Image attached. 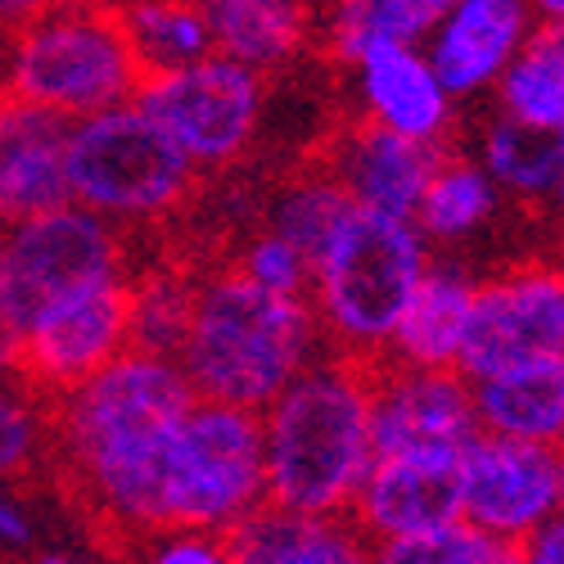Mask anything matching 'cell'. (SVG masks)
<instances>
[{"instance_id": "1", "label": "cell", "mask_w": 564, "mask_h": 564, "mask_svg": "<svg viewBox=\"0 0 564 564\" xmlns=\"http://www.w3.org/2000/svg\"><path fill=\"white\" fill-rule=\"evenodd\" d=\"M191 402L181 361L145 348H127L51 402V460L122 546L154 533L163 443Z\"/></svg>"}, {"instance_id": "2", "label": "cell", "mask_w": 564, "mask_h": 564, "mask_svg": "<svg viewBox=\"0 0 564 564\" xmlns=\"http://www.w3.org/2000/svg\"><path fill=\"white\" fill-rule=\"evenodd\" d=\"M370 375V361L325 348L258 411L271 506L348 514L375 460Z\"/></svg>"}, {"instance_id": "3", "label": "cell", "mask_w": 564, "mask_h": 564, "mask_svg": "<svg viewBox=\"0 0 564 564\" xmlns=\"http://www.w3.org/2000/svg\"><path fill=\"white\" fill-rule=\"evenodd\" d=\"M325 352L307 299L271 294L230 262L199 267L195 307L176 361L199 398L262 411Z\"/></svg>"}, {"instance_id": "4", "label": "cell", "mask_w": 564, "mask_h": 564, "mask_svg": "<svg viewBox=\"0 0 564 564\" xmlns=\"http://www.w3.org/2000/svg\"><path fill=\"white\" fill-rule=\"evenodd\" d=\"M434 249L411 217L352 208L312 262L307 303L330 352L352 361H384L411 290Z\"/></svg>"}, {"instance_id": "5", "label": "cell", "mask_w": 564, "mask_h": 564, "mask_svg": "<svg viewBox=\"0 0 564 564\" xmlns=\"http://www.w3.org/2000/svg\"><path fill=\"white\" fill-rule=\"evenodd\" d=\"M145 86L131 41L122 32L118 6L90 0H51L28 23L0 36V90L82 122L127 105Z\"/></svg>"}, {"instance_id": "6", "label": "cell", "mask_w": 564, "mask_h": 564, "mask_svg": "<svg viewBox=\"0 0 564 564\" xmlns=\"http://www.w3.org/2000/svg\"><path fill=\"white\" fill-rule=\"evenodd\" d=\"M199 181L195 163L140 100L90 113L68 131V199L122 235L181 217Z\"/></svg>"}, {"instance_id": "7", "label": "cell", "mask_w": 564, "mask_h": 564, "mask_svg": "<svg viewBox=\"0 0 564 564\" xmlns=\"http://www.w3.org/2000/svg\"><path fill=\"white\" fill-rule=\"evenodd\" d=\"M267 506V460L258 411L199 398L181 411L163 443L154 533L204 529L235 533L253 510Z\"/></svg>"}, {"instance_id": "8", "label": "cell", "mask_w": 564, "mask_h": 564, "mask_svg": "<svg viewBox=\"0 0 564 564\" xmlns=\"http://www.w3.org/2000/svg\"><path fill=\"white\" fill-rule=\"evenodd\" d=\"M131 267L127 235L73 199L0 226V321L14 339L41 312L118 280Z\"/></svg>"}, {"instance_id": "9", "label": "cell", "mask_w": 564, "mask_h": 564, "mask_svg": "<svg viewBox=\"0 0 564 564\" xmlns=\"http://www.w3.org/2000/svg\"><path fill=\"white\" fill-rule=\"evenodd\" d=\"M135 100L150 109L199 176H221L249 159L262 131L267 77L213 51L185 68L145 77Z\"/></svg>"}, {"instance_id": "10", "label": "cell", "mask_w": 564, "mask_h": 564, "mask_svg": "<svg viewBox=\"0 0 564 564\" xmlns=\"http://www.w3.org/2000/svg\"><path fill=\"white\" fill-rule=\"evenodd\" d=\"M131 348V271L105 285L64 299L59 307L41 312L28 330L10 339V375L36 393L41 402H55L82 380H90L100 366Z\"/></svg>"}, {"instance_id": "11", "label": "cell", "mask_w": 564, "mask_h": 564, "mask_svg": "<svg viewBox=\"0 0 564 564\" xmlns=\"http://www.w3.org/2000/svg\"><path fill=\"white\" fill-rule=\"evenodd\" d=\"M564 510V447L475 434L460 452V520L520 546Z\"/></svg>"}, {"instance_id": "12", "label": "cell", "mask_w": 564, "mask_h": 564, "mask_svg": "<svg viewBox=\"0 0 564 564\" xmlns=\"http://www.w3.org/2000/svg\"><path fill=\"white\" fill-rule=\"evenodd\" d=\"M564 352V267L560 258L510 262L492 275H479L475 312L456 370L479 380L510 361Z\"/></svg>"}, {"instance_id": "13", "label": "cell", "mask_w": 564, "mask_h": 564, "mask_svg": "<svg viewBox=\"0 0 564 564\" xmlns=\"http://www.w3.org/2000/svg\"><path fill=\"white\" fill-rule=\"evenodd\" d=\"M375 452H465L479 434L475 393L460 370L375 361L370 375Z\"/></svg>"}, {"instance_id": "14", "label": "cell", "mask_w": 564, "mask_h": 564, "mask_svg": "<svg viewBox=\"0 0 564 564\" xmlns=\"http://www.w3.org/2000/svg\"><path fill=\"white\" fill-rule=\"evenodd\" d=\"M533 28L538 19L529 0H456V6L434 14L420 51L430 55L452 100L469 105L492 96Z\"/></svg>"}, {"instance_id": "15", "label": "cell", "mask_w": 564, "mask_h": 564, "mask_svg": "<svg viewBox=\"0 0 564 564\" xmlns=\"http://www.w3.org/2000/svg\"><path fill=\"white\" fill-rule=\"evenodd\" d=\"M344 73L361 122L398 131L406 140H420V145H452L456 100L420 45H380Z\"/></svg>"}, {"instance_id": "16", "label": "cell", "mask_w": 564, "mask_h": 564, "mask_svg": "<svg viewBox=\"0 0 564 564\" xmlns=\"http://www.w3.org/2000/svg\"><path fill=\"white\" fill-rule=\"evenodd\" d=\"M348 514L370 542L460 520V456L456 452H375Z\"/></svg>"}, {"instance_id": "17", "label": "cell", "mask_w": 564, "mask_h": 564, "mask_svg": "<svg viewBox=\"0 0 564 564\" xmlns=\"http://www.w3.org/2000/svg\"><path fill=\"white\" fill-rule=\"evenodd\" d=\"M438 159H443L438 145H420V140H406L361 118L344 122L325 140V154H321V163L330 167V176L344 185L357 208L393 213V217L415 213Z\"/></svg>"}, {"instance_id": "18", "label": "cell", "mask_w": 564, "mask_h": 564, "mask_svg": "<svg viewBox=\"0 0 564 564\" xmlns=\"http://www.w3.org/2000/svg\"><path fill=\"white\" fill-rule=\"evenodd\" d=\"M68 131L59 113L0 90V226L68 204Z\"/></svg>"}, {"instance_id": "19", "label": "cell", "mask_w": 564, "mask_h": 564, "mask_svg": "<svg viewBox=\"0 0 564 564\" xmlns=\"http://www.w3.org/2000/svg\"><path fill=\"white\" fill-rule=\"evenodd\" d=\"M475 290H479V275L456 253H443V258L434 253L402 307V321L393 330L384 361L456 370L465 330H469V312H475Z\"/></svg>"}, {"instance_id": "20", "label": "cell", "mask_w": 564, "mask_h": 564, "mask_svg": "<svg viewBox=\"0 0 564 564\" xmlns=\"http://www.w3.org/2000/svg\"><path fill=\"white\" fill-rule=\"evenodd\" d=\"M235 564H375V542L352 514L262 506L230 533Z\"/></svg>"}, {"instance_id": "21", "label": "cell", "mask_w": 564, "mask_h": 564, "mask_svg": "<svg viewBox=\"0 0 564 564\" xmlns=\"http://www.w3.org/2000/svg\"><path fill=\"white\" fill-rule=\"evenodd\" d=\"M475 415L484 434L560 443L564 438V352H542L510 361L469 380Z\"/></svg>"}, {"instance_id": "22", "label": "cell", "mask_w": 564, "mask_h": 564, "mask_svg": "<svg viewBox=\"0 0 564 564\" xmlns=\"http://www.w3.org/2000/svg\"><path fill=\"white\" fill-rule=\"evenodd\" d=\"M217 55L262 77L316 51V0H208Z\"/></svg>"}, {"instance_id": "23", "label": "cell", "mask_w": 564, "mask_h": 564, "mask_svg": "<svg viewBox=\"0 0 564 564\" xmlns=\"http://www.w3.org/2000/svg\"><path fill=\"white\" fill-rule=\"evenodd\" d=\"M475 159L492 172L506 204L564 221V131H533L492 113L475 135Z\"/></svg>"}, {"instance_id": "24", "label": "cell", "mask_w": 564, "mask_h": 564, "mask_svg": "<svg viewBox=\"0 0 564 564\" xmlns=\"http://www.w3.org/2000/svg\"><path fill=\"white\" fill-rule=\"evenodd\" d=\"M506 208L501 185L492 181V172L475 159V150H443L425 195H420L411 221L420 226V235L430 240L434 253H460L475 240L497 226Z\"/></svg>"}, {"instance_id": "25", "label": "cell", "mask_w": 564, "mask_h": 564, "mask_svg": "<svg viewBox=\"0 0 564 564\" xmlns=\"http://www.w3.org/2000/svg\"><path fill=\"white\" fill-rule=\"evenodd\" d=\"M434 10L420 0H316V51L352 68L380 45H420Z\"/></svg>"}, {"instance_id": "26", "label": "cell", "mask_w": 564, "mask_h": 564, "mask_svg": "<svg viewBox=\"0 0 564 564\" xmlns=\"http://www.w3.org/2000/svg\"><path fill=\"white\" fill-rule=\"evenodd\" d=\"M492 109L533 131H564V23H538L492 90Z\"/></svg>"}, {"instance_id": "27", "label": "cell", "mask_w": 564, "mask_h": 564, "mask_svg": "<svg viewBox=\"0 0 564 564\" xmlns=\"http://www.w3.org/2000/svg\"><path fill=\"white\" fill-rule=\"evenodd\" d=\"M118 19L145 77L185 68L217 51L208 6L199 0H118Z\"/></svg>"}, {"instance_id": "28", "label": "cell", "mask_w": 564, "mask_h": 564, "mask_svg": "<svg viewBox=\"0 0 564 564\" xmlns=\"http://www.w3.org/2000/svg\"><path fill=\"white\" fill-rule=\"evenodd\" d=\"M352 208H357V204L348 199L344 185L330 176V167H325L321 159H312V163H303L299 172H290V176L271 191L262 226L280 230L285 240H294V245L316 262V253L330 245V235L344 226V217H348Z\"/></svg>"}, {"instance_id": "29", "label": "cell", "mask_w": 564, "mask_h": 564, "mask_svg": "<svg viewBox=\"0 0 564 564\" xmlns=\"http://www.w3.org/2000/svg\"><path fill=\"white\" fill-rule=\"evenodd\" d=\"M195 275L199 267L181 262L131 267V348L176 357L195 307Z\"/></svg>"}, {"instance_id": "30", "label": "cell", "mask_w": 564, "mask_h": 564, "mask_svg": "<svg viewBox=\"0 0 564 564\" xmlns=\"http://www.w3.org/2000/svg\"><path fill=\"white\" fill-rule=\"evenodd\" d=\"M375 564H514V546L497 542L469 520H447L420 533L380 538Z\"/></svg>"}, {"instance_id": "31", "label": "cell", "mask_w": 564, "mask_h": 564, "mask_svg": "<svg viewBox=\"0 0 564 564\" xmlns=\"http://www.w3.org/2000/svg\"><path fill=\"white\" fill-rule=\"evenodd\" d=\"M51 456V402L0 375V484H14Z\"/></svg>"}, {"instance_id": "32", "label": "cell", "mask_w": 564, "mask_h": 564, "mask_svg": "<svg viewBox=\"0 0 564 564\" xmlns=\"http://www.w3.org/2000/svg\"><path fill=\"white\" fill-rule=\"evenodd\" d=\"M240 275H249L253 285L271 290V294H294V299H307V285H312V258L285 240L280 230L271 226H253L235 253L226 258Z\"/></svg>"}, {"instance_id": "33", "label": "cell", "mask_w": 564, "mask_h": 564, "mask_svg": "<svg viewBox=\"0 0 564 564\" xmlns=\"http://www.w3.org/2000/svg\"><path fill=\"white\" fill-rule=\"evenodd\" d=\"M127 546L135 551V564H235L230 538L204 529H159Z\"/></svg>"}, {"instance_id": "34", "label": "cell", "mask_w": 564, "mask_h": 564, "mask_svg": "<svg viewBox=\"0 0 564 564\" xmlns=\"http://www.w3.org/2000/svg\"><path fill=\"white\" fill-rule=\"evenodd\" d=\"M514 564H564V510L514 546Z\"/></svg>"}, {"instance_id": "35", "label": "cell", "mask_w": 564, "mask_h": 564, "mask_svg": "<svg viewBox=\"0 0 564 564\" xmlns=\"http://www.w3.org/2000/svg\"><path fill=\"white\" fill-rule=\"evenodd\" d=\"M32 538V524H28V514L19 510V501L0 488V546H23Z\"/></svg>"}, {"instance_id": "36", "label": "cell", "mask_w": 564, "mask_h": 564, "mask_svg": "<svg viewBox=\"0 0 564 564\" xmlns=\"http://www.w3.org/2000/svg\"><path fill=\"white\" fill-rule=\"evenodd\" d=\"M51 0H0V36L14 32L19 23H28L36 10H45Z\"/></svg>"}, {"instance_id": "37", "label": "cell", "mask_w": 564, "mask_h": 564, "mask_svg": "<svg viewBox=\"0 0 564 564\" xmlns=\"http://www.w3.org/2000/svg\"><path fill=\"white\" fill-rule=\"evenodd\" d=\"M538 23H564V0H529Z\"/></svg>"}, {"instance_id": "38", "label": "cell", "mask_w": 564, "mask_h": 564, "mask_svg": "<svg viewBox=\"0 0 564 564\" xmlns=\"http://www.w3.org/2000/svg\"><path fill=\"white\" fill-rule=\"evenodd\" d=\"M0 375H10V330H6V321H0Z\"/></svg>"}, {"instance_id": "39", "label": "cell", "mask_w": 564, "mask_h": 564, "mask_svg": "<svg viewBox=\"0 0 564 564\" xmlns=\"http://www.w3.org/2000/svg\"><path fill=\"white\" fill-rule=\"evenodd\" d=\"M36 564H82V560H73V555H64V551H45Z\"/></svg>"}, {"instance_id": "40", "label": "cell", "mask_w": 564, "mask_h": 564, "mask_svg": "<svg viewBox=\"0 0 564 564\" xmlns=\"http://www.w3.org/2000/svg\"><path fill=\"white\" fill-rule=\"evenodd\" d=\"M420 6H430V10L438 14V10H447V6H456V0H420Z\"/></svg>"}, {"instance_id": "41", "label": "cell", "mask_w": 564, "mask_h": 564, "mask_svg": "<svg viewBox=\"0 0 564 564\" xmlns=\"http://www.w3.org/2000/svg\"><path fill=\"white\" fill-rule=\"evenodd\" d=\"M90 6H118V0H90Z\"/></svg>"}, {"instance_id": "42", "label": "cell", "mask_w": 564, "mask_h": 564, "mask_svg": "<svg viewBox=\"0 0 564 564\" xmlns=\"http://www.w3.org/2000/svg\"><path fill=\"white\" fill-rule=\"evenodd\" d=\"M199 6H208V0H199Z\"/></svg>"}, {"instance_id": "43", "label": "cell", "mask_w": 564, "mask_h": 564, "mask_svg": "<svg viewBox=\"0 0 564 564\" xmlns=\"http://www.w3.org/2000/svg\"><path fill=\"white\" fill-rule=\"evenodd\" d=\"M560 447H564V438H560Z\"/></svg>"}, {"instance_id": "44", "label": "cell", "mask_w": 564, "mask_h": 564, "mask_svg": "<svg viewBox=\"0 0 564 564\" xmlns=\"http://www.w3.org/2000/svg\"><path fill=\"white\" fill-rule=\"evenodd\" d=\"M560 267H564V258H560Z\"/></svg>"}]
</instances>
